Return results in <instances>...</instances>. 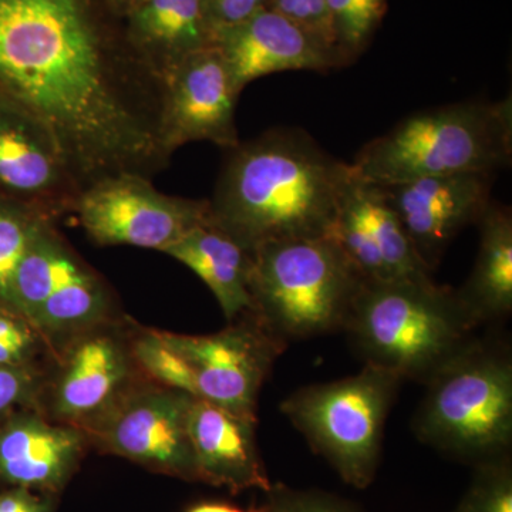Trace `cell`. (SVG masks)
Returning <instances> with one entry per match:
<instances>
[{
	"mask_svg": "<svg viewBox=\"0 0 512 512\" xmlns=\"http://www.w3.org/2000/svg\"><path fill=\"white\" fill-rule=\"evenodd\" d=\"M131 355L151 382L197 397L194 376L183 357L163 338L160 330H137L130 338Z\"/></svg>",
	"mask_w": 512,
	"mask_h": 512,
	"instance_id": "cb8c5ba5",
	"label": "cell"
},
{
	"mask_svg": "<svg viewBox=\"0 0 512 512\" xmlns=\"http://www.w3.org/2000/svg\"><path fill=\"white\" fill-rule=\"evenodd\" d=\"M252 315L286 345L343 332L365 279L332 237L268 242L252 252Z\"/></svg>",
	"mask_w": 512,
	"mask_h": 512,
	"instance_id": "8992f818",
	"label": "cell"
},
{
	"mask_svg": "<svg viewBox=\"0 0 512 512\" xmlns=\"http://www.w3.org/2000/svg\"><path fill=\"white\" fill-rule=\"evenodd\" d=\"M72 215L99 247L127 245L164 254L210 221V201L167 195L151 178L121 173L84 188Z\"/></svg>",
	"mask_w": 512,
	"mask_h": 512,
	"instance_id": "ba28073f",
	"label": "cell"
},
{
	"mask_svg": "<svg viewBox=\"0 0 512 512\" xmlns=\"http://www.w3.org/2000/svg\"><path fill=\"white\" fill-rule=\"evenodd\" d=\"M80 185L45 121L0 97V197L57 222L72 215Z\"/></svg>",
	"mask_w": 512,
	"mask_h": 512,
	"instance_id": "7c38bea8",
	"label": "cell"
},
{
	"mask_svg": "<svg viewBox=\"0 0 512 512\" xmlns=\"http://www.w3.org/2000/svg\"><path fill=\"white\" fill-rule=\"evenodd\" d=\"M424 386L412 423L421 443L473 467L511 456L512 356L505 343L474 338Z\"/></svg>",
	"mask_w": 512,
	"mask_h": 512,
	"instance_id": "5b68a950",
	"label": "cell"
},
{
	"mask_svg": "<svg viewBox=\"0 0 512 512\" xmlns=\"http://www.w3.org/2000/svg\"><path fill=\"white\" fill-rule=\"evenodd\" d=\"M185 512H266L265 505H258V507L242 508L238 505L221 503V501H204V503H197L188 508Z\"/></svg>",
	"mask_w": 512,
	"mask_h": 512,
	"instance_id": "4dcf8cb0",
	"label": "cell"
},
{
	"mask_svg": "<svg viewBox=\"0 0 512 512\" xmlns=\"http://www.w3.org/2000/svg\"><path fill=\"white\" fill-rule=\"evenodd\" d=\"M56 501V495L12 488L0 494V512H53Z\"/></svg>",
	"mask_w": 512,
	"mask_h": 512,
	"instance_id": "f546056e",
	"label": "cell"
},
{
	"mask_svg": "<svg viewBox=\"0 0 512 512\" xmlns=\"http://www.w3.org/2000/svg\"><path fill=\"white\" fill-rule=\"evenodd\" d=\"M43 379L36 366L0 365V413L18 406L37 409Z\"/></svg>",
	"mask_w": 512,
	"mask_h": 512,
	"instance_id": "4316f807",
	"label": "cell"
},
{
	"mask_svg": "<svg viewBox=\"0 0 512 512\" xmlns=\"http://www.w3.org/2000/svg\"><path fill=\"white\" fill-rule=\"evenodd\" d=\"M491 185L493 174L468 173L419 178L380 190L431 272L453 239L483 218L491 202Z\"/></svg>",
	"mask_w": 512,
	"mask_h": 512,
	"instance_id": "5bb4252c",
	"label": "cell"
},
{
	"mask_svg": "<svg viewBox=\"0 0 512 512\" xmlns=\"http://www.w3.org/2000/svg\"><path fill=\"white\" fill-rule=\"evenodd\" d=\"M512 101H468L419 111L367 143L350 164L357 178L387 187L419 178L488 173L510 164Z\"/></svg>",
	"mask_w": 512,
	"mask_h": 512,
	"instance_id": "277c9868",
	"label": "cell"
},
{
	"mask_svg": "<svg viewBox=\"0 0 512 512\" xmlns=\"http://www.w3.org/2000/svg\"><path fill=\"white\" fill-rule=\"evenodd\" d=\"M330 237L365 281L431 278L380 187L357 178L352 167Z\"/></svg>",
	"mask_w": 512,
	"mask_h": 512,
	"instance_id": "9a60e30c",
	"label": "cell"
},
{
	"mask_svg": "<svg viewBox=\"0 0 512 512\" xmlns=\"http://www.w3.org/2000/svg\"><path fill=\"white\" fill-rule=\"evenodd\" d=\"M123 22L131 47L163 80L188 56L212 46L204 0H144Z\"/></svg>",
	"mask_w": 512,
	"mask_h": 512,
	"instance_id": "d6986e66",
	"label": "cell"
},
{
	"mask_svg": "<svg viewBox=\"0 0 512 512\" xmlns=\"http://www.w3.org/2000/svg\"><path fill=\"white\" fill-rule=\"evenodd\" d=\"M349 171L296 128L239 141L208 200L210 221L251 252L268 242L330 237Z\"/></svg>",
	"mask_w": 512,
	"mask_h": 512,
	"instance_id": "7a4b0ae2",
	"label": "cell"
},
{
	"mask_svg": "<svg viewBox=\"0 0 512 512\" xmlns=\"http://www.w3.org/2000/svg\"><path fill=\"white\" fill-rule=\"evenodd\" d=\"M143 2L144 0H109L111 8H113L114 12H116L120 18L127 16L131 10L136 9L137 6Z\"/></svg>",
	"mask_w": 512,
	"mask_h": 512,
	"instance_id": "1f68e13d",
	"label": "cell"
},
{
	"mask_svg": "<svg viewBox=\"0 0 512 512\" xmlns=\"http://www.w3.org/2000/svg\"><path fill=\"white\" fill-rule=\"evenodd\" d=\"M256 424L258 420L192 397L188 431L200 483L227 488L234 495L271 490L256 441Z\"/></svg>",
	"mask_w": 512,
	"mask_h": 512,
	"instance_id": "ac0fdd59",
	"label": "cell"
},
{
	"mask_svg": "<svg viewBox=\"0 0 512 512\" xmlns=\"http://www.w3.org/2000/svg\"><path fill=\"white\" fill-rule=\"evenodd\" d=\"M271 0H204L212 29L235 25L266 9Z\"/></svg>",
	"mask_w": 512,
	"mask_h": 512,
	"instance_id": "f1b7e54d",
	"label": "cell"
},
{
	"mask_svg": "<svg viewBox=\"0 0 512 512\" xmlns=\"http://www.w3.org/2000/svg\"><path fill=\"white\" fill-rule=\"evenodd\" d=\"M164 254L208 286L228 322L251 311L252 252L211 221L192 229Z\"/></svg>",
	"mask_w": 512,
	"mask_h": 512,
	"instance_id": "ffe728a7",
	"label": "cell"
},
{
	"mask_svg": "<svg viewBox=\"0 0 512 512\" xmlns=\"http://www.w3.org/2000/svg\"><path fill=\"white\" fill-rule=\"evenodd\" d=\"M87 446L84 431L37 409L12 414L0 424V481L59 497L79 470Z\"/></svg>",
	"mask_w": 512,
	"mask_h": 512,
	"instance_id": "e0dca14e",
	"label": "cell"
},
{
	"mask_svg": "<svg viewBox=\"0 0 512 512\" xmlns=\"http://www.w3.org/2000/svg\"><path fill=\"white\" fill-rule=\"evenodd\" d=\"M161 140L173 158L178 148L210 141L229 150L239 143L235 107L239 93L214 45L188 56L165 77Z\"/></svg>",
	"mask_w": 512,
	"mask_h": 512,
	"instance_id": "4fadbf2b",
	"label": "cell"
},
{
	"mask_svg": "<svg viewBox=\"0 0 512 512\" xmlns=\"http://www.w3.org/2000/svg\"><path fill=\"white\" fill-rule=\"evenodd\" d=\"M59 349L55 372L43 379L37 410L86 433L140 383V369L116 320L74 336Z\"/></svg>",
	"mask_w": 512,
	"mask_h": 512,
	"instance_id": "9c48e42d",
	"label": "cell"
},
{
	"mask_svg": "<svg viewBox=\"0 0 512 512\" xmlns=\"http://www.w3.org/2000/svg\"><path fill=\"white\" fill-rule=\"evenodd\" d=\"M228 323L212 335H160L190 367L198 399L258 420L259 393L288 345L251 312Z\"/></svg>",
	"mask_w": 512,
	"mask_h": 512,
	"instance_id": "8fae6325",
	"label": "cell"
},
{
	"mask_svg": "<svg viewBox=\"0 0 512 512\" xmlns=\"http://www.w3.org/2000/svg\"><path fill=\"white\" fill-rule=\"evenodd\" d=\"M164 96L109 0H0V97L45 121L80 190L170 165Z\"/></svg>",
	"mask_w": 512,
	"mask_h": 512,
	"instance_id": "6da1fadb",
	"label": "cell"
},
{
	"mask_svg": "<svg viewBox=\"0 0 512 512\" xmlns=\"http://www.w3.org/2000/svg\"><path fill=\"white\" fill-rule=\"evenodd\" d=\"M266 512H365L359 504L318 488H292L278 483L266 491Z\"/></svg>",
	"mask_w": 512,
	"mask_h": 512,
	"instance_id": "484cf974",
	"label": "cell"
},
{
	"mask_svg": "<svg viewBox=\"0 0 512 512\" xmlns=\"http://www.w3.org/2000/svg\"><path fill=\"white\" fill-rule=\"evenodd\" d=\"M477 328L457 289L426 278L363 282L343 332L365 365L426 384Z\"/></svg>",
	"mask_w": 512,
	"mask_h": 512,
	"instance_id": "3957f363",
	"label": "cell"
},
{
	"mask_svg": "<svg viewBox=\"0 0 512 512\" xmlns=\"http://www.w3.org/2000/svg\"><path fill=\"white\" fill-rule=\"evenodd\" d=\"M453 512H512V458L474 466L473 480Z\"/></svg>",
	"mask_w": 512,
	"mask_h": 512,
	"instance_id": "d4e9b609",
	"label": "cell"
},
{
	"mask_svg": "<svg viewBox=\"0 0 512 512\" xmlns=\"http://www.w3.org/2000/svg\"><path fill=\"white\" fill-rule=\"evenodd\" d=\"M326 6L336 50L346 66L369 46L387 0H326Z\"/></svg>",
	"mask_w": 512,
	"mask_h": 512,
	"instance_id": "603a6c76",
	"label": "cell"
},
{
	"mask_svg": "<svg viewBox=\"0 0 512 512\" xmlns=\"http://www.w3.org/2000/svg\"><path fill=\"white\" fill-rule=\"evenodd\" d=\"M192 397L151 380L138 383L86 431L89 444L153 473L200 483L188 431Z\"/></svg>",
	"mask_w": 512,
	"mask_h": 512,
	"instance_id": "30bf717a",
	"label": "cell"
},
{
	"mask_svg": "<svg viewBox=\"0 0 512 512\" xmlns=\"http://www.w3.org/2000/svg\"><path fill=\"white\" fill-rule=\"evenodd\" d=\"M268 8L281 13V15L295 22L296 25L301 26L309 35L322 43L326 49H329L333 55L338 56V59L342 62L335 47L332 29H330L326 0H271Z\"/></svg>",
	"mask_w": 512,
	"mask_h": 512,
	"instance_id": "83f0119b",
	"label": "cell"
},
{
	"mask_svg": "<svg viewBox=\"0 0 512 512\" xmlns=\"http://www.w3.org/2000/svg\"><path fill=\"white\" fill-rule=\"evenodd\" d=\"M480 247L476 265L458 296L477 325L500 322L512 312V215L491 201L478 222Z\"/></svg>",
	"mask_w": 512,
	"mask_h": 512,
	"instance_id": "44dd1931",
	"label": "cell"
},
{
	"mask_svg": "<svg viewBox=\"0 0 512 512\" xmlns=\"http://www.w3.org/2000/svg\"><path fill=\"white\" fill-rule=\"evenodd\" d=\"M402 384L389 370L365 365L356 375L301 387L281 412L343 483L366 490L379 471L384 426Z\"/></svg>",
	"mask_w": 512,
	"mask_h": 512,
	"instance_id": "52a82bcc",
	"label": "cell"
},
{
	"mask_svg": "<svg viewBox=\"0 0 512 512\" xmlns=\"http://www.w3.org/2000/svg\"><path fill=\"white\" fill-rule=\"evenodd\" d=\"M239 94L254 80L289 70H326L342 67L333 55L305 29L275 10L266 8L235 25L212 32Z\"/></svg>",
	"mask_w": 512,
	"mask_h": 512,
	"instance_id": "2e32d148",
	"label": "cell"
},
{
	"mask_svg": "<svg viewBox=\"0 0 512 512\" xmlns=\"http://www.w3.org/2000/svg\"><path fill=\"white\" fill-rule=\"evenodd\" d=\"M49 218L0 197V306L13 309V279L30 242ZM55 222V221H53Z\"/></svg>",
	"mask_w": 512,
	"mask_h": 512,
	"instance_id": "7402d4cb",
	"label": "cell"
}]
</instances>
